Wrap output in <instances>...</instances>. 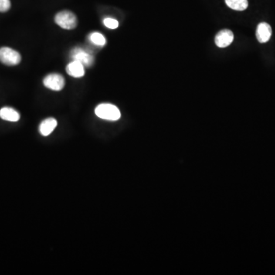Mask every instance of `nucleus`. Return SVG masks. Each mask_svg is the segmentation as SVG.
I'll use <instances>...</instances> for the list:
<instances>
[{"label": "nucleus", "instance_id": "obj_8", "mask_svg": "<svg viewBox=\"0 0 275 275\" xmlns=\"http://www.w3.org/2000/svg\"><path fill=\"white\" fill-rule=\"evenodd\" d=\"M272 36V28L265 22L259 24L256 30V38L260 43H265L270 39Z\"/></svg>", "mask_w": 275, "mask_h": 275}, {"label": "nucleus", "instance_id": "obj_6", "mask_svg": "<svg viewBox=\"0 0 275 275\" xmlns=\"http://www.w3.org/2000/svg\"><path fill=\"white\" fill-rule=\"evenodd\" d=\"M234 40L233 32L229 29H224L216 35L215 42L219 48H226L232 43Z\"/></svg>", "mask_w": 275, "mask_h": 275}, {"label": "nucleus", "instance_id": "obj_1", "mask_svg": "<svg viewBox=\"0 0 275 275\" xmlns=\"http://www.w3.org/2000/svg\"><path fill=\"white\" fill-rule=\"evenodd\" d=\"M95 113L100 119L110 121H116L121 116L120 110L110 103H102L96 106Z\"/></svg>", "mask_w": 275, "mask_h": 275}, {"label": "nucleus", "instance_id": "obj_5", "mask_svg": "<svg viewBox=\"0 0 275 275\" xmlns=\"http://www.w3.org/2000/svg\"><path fill=\"white\" fill-rule=\"evenodd\" d=\"M72 58H73V60L80 62L86 67L91 66L94 62L93 55L80 48H75L72 52Z\"/></svg>", "mask_w": 275, "mask_h": 275}, {"label": "nucleus", "instance_id": "obj_13", "mask_svg": "<svg viewBox=\"0 0 275 275\" xmlns=\"http://www.w3.org/2000/svg\"><path fill=\"white\" fill-rule=\"evenodd\" d=\"M103 24H104L105 26L107 27L108 28H110V29H116L119 26L118 21L111 18H105L103 20Z\"/></svg>", "mask_w": 275, "mask_h": 275}, {"label": "nucleus", "instance_id": "obj_11", "mask_svg": "<svg viewBox=\"0 0 275 275\" xmlns=\"http://www.w3.org/2000/svg\"><path fill=\"white\" fill-rule=\"evenodd\" d=\"M225 3L229 8L236 11H244L248 8L247 0H225Z\"/></svg>", "mask_w": 275, "mask_h": 275}, {"label": "nucleus", "instance_id": "obj_12", "mask_svg": "<svg viewBox=\"0 0 275 275\" xmlns=\"http://www.w3.org/2000/svg\"><path fill=\"white\" fill-rule=\"evenodd\" d=\"M89 38L92 43L98 45V46H104L106 45V38L100 32H93V33L90 34Z\"/></svg>", "mask_w": 275, "mask_h": 275}, {"label": "nucleus", "instance_id": "obj_3", "mask_svg": "<svg viewBox=\"0 0 275 275\" xmlns=\"http://www.w3.org/2000/svg\"><path fill=\"white\" fill-rule=\"evenodd\" d=\"M22 60L20 54L17 51L8 47L0 48V61L9 66L18 65Z\"/></svg>", "mask_w": 275, "mask_h": 275}, {"label": "nucleus", "instance_id": "obj_4", "mask_svg": "<svg viewBox=\"0 0 275 275\" xmlns=\"http://www.w3.org/2000/svg\"><path fill=\"white\" fill-rule=\"evenodd\" d=\"M44 85L45 87L50 90H55V91H60L65 86V79L62 75L58 73H52L48 75L44 79Z\"/></svg>", "mask_w": 275, "mask_h": 275}, {"label": "nucleus", "instance_id": "obj_2", "mask_svg": "<svg viewBox=\"0 0 275 275\" xmlns=\"http://www.w3.org/2000/svg\"><path fill=\"white\" fill-rule=\"evenodd\" d=\"M55 21L57 25L67 30H71L77 26V18L70 11L58 12L55 15Z\"/></svg>", "mask_w": 275, "mask_h": 275}, {"label": "nucleus", "instance_id": "obj_9", "mask_svg": "<svg viewBox=\"0 0 275 275\" xmlns=\"http://www.w3.org/2000/svg\"><path fill=\"white\" fill-rule=\"evenodd\" d=\"M57 120L54 118H48L42 122L39 126V132L44 136H48L54 131L56 128Z\"/></svg>", "mask_w": 275, "mask_h": 275}, {"label": "nucleus", "instance_id": "obj_14", "mask_svg": "<svg viewBox=\"0 0 275 275\" xmlns=\"http://www.w3.org/2000/svg\"><path fill=\"white\" fill-rule=\"evenodd\" d=\"M11 8L10 0H0V12H8Z\"/></svg>", "mask_w": 275, "mask_h": 275}, {"label": "nucleus", "instance_id": "obj_10", "mask_svg": "<svg viewBox=\"0 0 275 275\" xmlns=\"http://www.w3.org/2000/svg\"><path fill=\"white\" fill-rule=\"evenodd\" d=\"M0 117L6 121L17 122L20 119V115L12 108L4 107L0 110Z\"/></svg>", "mask_w": 275, "mask_h": 275}, {"label": "nucleus", "instance_id": "obj_7", "mask_svg": "<svg viewBox=\"0 0 275 275\" xmlns=\"http://www.w3.org/2000/svg\"><path fill=\"white\" fill-rule=\"evenodd\" d=\"M84 65L77 61L73 60V62L68 64L66 67V72L69 76L75 78L83 77L85 75Z\"/></svg>", "mask_w": 275, "mask_h": 275}]
</instances>
